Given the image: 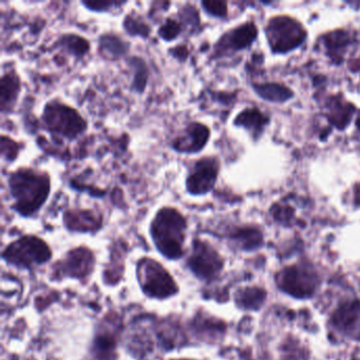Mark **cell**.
I'll use <instances>...</instances> for the list:
<instances>
[{
	"mask_svg": "<svg viewBox=\"0 0 360 360\" xmlns=\"http://www.w3.org/2000/svg\"><path fill=\"white\" fill-rule=\"evenodd\" d=\"M138 275L143 292L150 298H169L178 292L174 278L157 261L142 259L139 263Z\"/></svg>",
	"mask_w": 360,
	"mask_h": 360,
	"instance_id": "cell-5",
	"label": "cell"
},
{
	"mask_svg": "<svg viewBox=\"0 0 360 360\" xmlns=\"http://www.w3.org/2000/svg\"><path fill=\"white\" fill-rule=\"evenodd\" d=\"M220 164L214 157H205L193 163L186 178V189L191 195H206L214 188Z\"/></svg>",
	"mask_w": 360,
	"mask_h": 360,
	"instance_id": "cell-9",
	"label": "cell"
},
{
	"mask_svg": "<svg viewBox=\"0 0 360 360\" xmlns=\"http://www.w3.org/2000/svg\"><path fill=\"white\" fill-rule=\"evenodd\" d=\"M335 328L351 337H359L360 333V303L349 301L343 303L333 315Z\"/></svg>",
	"mask_w": 360,
	"mask_h": 360,
	"instance_id": "cell-12",
	"label": "cell"
},
{
	"mask_svg": "<svg viewBox=\"0 0 360 360\" xmlns=\"http://www.w3.org/2000/svg\"><path fill=\"white\" fill-rule=\"evenodd\" d=\"M267 39L274 52H288L300 46L307 37L303 27L294 18L277 16L266 27Z\"/></svg>",
	"mask_w": 360,
	"mask_h": 360,
	"instance_id": "cell-6",
	"label": "cell"
},
{
	"mask_svg": "<svg viewBox=\"0 0 360 360\" xmlns=\"http://www.w3.org/2000/svg\"><path fill=\"white\" fill-rule=\"evenodd\" d=\"M187 266L200 280L210 281L222 271L223 260L210 243L195 239L193 242V252L187 259Z\"/></svg>",
	"mask_w": 360,
	"mask_h": 360,
	"instance_id": "cell-7",
	"label": "cell"
},
{
	"mask_svg": "<svg viewBox=\"0 0 360 360\" xmlns=\"http://www.w3.org/2000/svg\"><path fill=\"white\" fill-rule=\"evenodd\" d=\"M210 136V130L207 126L199 122H193L187 125L180 136L172 141V148L187 155L198 153L206 146Z\"/></svg>",
	"mask_w": 360,
	"mask_h": 360,
	"instance_id": "cell-10",
	"label": "cell"
},
{
	"mask_svg": "<svg viewBox=\"0 0 360 360\" xmlns=\"http://www.w3.org/2000/svg\"><path fill=\"white\" fill-rule=\"evenodd\" d=\"M355 197L356 203L359 204L360 205V185H358V186L356 187Z\"/></svg>",
	"mask_w": 360,
	"mask_h": 360,
	"instance_id": "cell-34",
	"label": "cell"
},
{
	"mask_svg": "<svg viewBox=\"0 0 360 360\" xmlns=\"http://www.w3.org/2000/svg\"><path fill=\"white\" fill-rule=\"evenodd\" d=\"M92 343V353L98 360H115L117 356V326L101 324Z\"/></svg>",
	"mask_w": 360,
	"mask_h": 360,
	"instance_id": "cell-14",
	"label": "cell"
},
{
	"mask_svg": "<svg viewBox=\"0 0 360 360\" xmlns=\"http://www.w3.org/2000/svg\"><path fill=\"white\" fill-rule=\"evenodd\" d=\"M201 6L208 15L219 18L227 15V4L225 1H202Z\"/></svg>",
	"mask_w": 360,
	"mask_h": 360,
	"instance_id": "cell-31",
	"label": "cell"
},
{
	"mask_svg": "<svg viewBox=\"0 0 360 360\" xmlns=\"http://www.w3.org/2000/svg\"><path fill=\"white\" fill-rule=\"evenodd\" d=\"M257 94L271 102H284L292 98V92L288 87L279 84H261L255 86Z\"/></svg>",
	"mask_w": 360,
	"mask_h": 360,
	"instance_id": "cell-25",
	"label": "cell"
},
{
	"mask_svg": "<svg viewBox=\"0 0 360 360\" xmlns=\"http://www.w3.org/2000/svg\"><path fill=\"white\" fill-rule=\"evenodd\" d=\"M182 31L183 26L180 20H176V18H167L165 22L160 27L158 34L164 41H174L176 37H180Z\"/></svg>",
	"mask_w": 360,
	"mask_h": 360,
	"instance_id": "cell-27",
	"label": "cell"
},
{
	"mask_svg": "<svg viewBox=\"0 0 360 360\" xmlns=\"http://www.w3.org/2000/svg\"><path fill=\"white\" fill-rule=\"evenodd\" d=\"M94 256L91 250L85 248H75L67 254L63 261V274L69 277L84 278L94 271Z\"/></svg>",
	"mask_w": 360,
	"mask_h": 360,
	"instance_id": "cell-13",
	"label": "cell"
},
{
	"mask_svg": "<svg viewBox=\"0 0 360 360\" xmlns=\"http://www.w3.org/2000/svg\"><path fill=\"white\" fill-rule=\"evenodd\" d=\"M180 22L183 27L186 25L191 30H195L200 24L197 8L189 5L185 6L181 11Z\"/></svg>",
	"mask_w": 360,
	"mask_h": 360,
	"instance_id": "cell-30",
	"label": "cell"
},
{
	"mask_svg": "<svg viewBox=\"0 0 360 360\" xmlns=\"http://www.w3.org/2000/svg\"><path fill=\"white\" fill-rule=\"evenodd\" d=\"M10 195L14 199L12 208L22 217L37 214L49 197L51 181L46 172L20 168L8 179Z\"/></svg>",
	"mask_w": 360,
	"mask_h": 360,
	"instance_id": "cell-1",
	"label": "cell"
},
{
	"mask_svg": "<svg viewBox=\"0 0 360 360\" xmlns=\"http://www.w3.org/2000/svg\"><path fill=\"white\" fill-rule=\"evenodd\" d=\"M356 125H357L358 129H359L360 131V113L359 115H358L357 121H356Z\"/></svg>",
	"mask_w": 360,
	"mask_h": 360,
	"instance_id": "cell-35",
	"label": "cell"
},
{
	"mask_svg": "<svg viewBox=\"0 0 360 360\" xmlns=\"http://www.w3.org/2000/svg\"><path fill=\"white\" fill-rule=\"evenodd\" d=\"M64 223L67 229L75 231H94L102 226V217L94 210H67L64 214Z\"/></svg>",
	"mask_w": 360,
	"mask_h": 360,
	"instance_id": "cell-15",
	"label": "cell"
},
{
	"mask_svg": "<svg viewBox=\"0 0 360 360\" xmlns=\"http://www.w3.org/2000/svg\"><path fill=\"white\" fill-rule=\"evenodd\" d=\"M267 117L259 109H245L235 120V125L250 130L252 136H259L266 125Z\"/></svg>",
	"mask_w": 360,
	"mask_h": 360,
	"instance_id": "cell-20",
	"label": "cell"
},
{
	"mask_svg": "<svg viewBox=\"0 0 360 360\" xmlns=\"http://www.w3.org/2000/svg\"><path fill=\"white\" fill-rule=\"evenodd\" d=\"M4 259L16 267L32 269L44 264L51 259L49 245L37 236H24L7 246L3 252Z\"/></svg>",
	"mask_w": 360,
	"mask_h": 360,
	"instance_id": "cell-4",
	"label": "cell"
},
{
	"mask_svg": "<svg viewBox=\"0 0 360 360\" xmlns=\"http://www.w3.org/2000/svg\"><path fill=\"white\" fill-rule=\"evenodd\" d=\"M170 53L172 54L174 58H178L180 60H185L188 58V49L186 46H178V47L170 49Z\"/></svg>",
	"mask_w": 360,
	"mask_h": 360,
	"instance_id": "cell-33",
	"label": "cell"
},
{
	"mask_svg": "<svg viewBox=\"0 0 360 360\" xmlns=\"http://www.w3.org/2000/svg\"><path fill=\"white\" fill-rule=\"evenodd\" d=\"M41 120L50 134L69 141L75 140L87 130V122L75 109L56 101L46 105Z\"/></svg>",
	"mask_w": 360,
	"mask_h": 360,
	"instance_id": "cell-3",
	"label": "cell"
},
{
	"mask_svg": "<svg viewBox=\"0 0 360 360\" xmlns=\"http://www.w3.org/2000/svg\"><path fill=\"white\" fill-rule=\"evenodd\" d=\"M277 283L282 290L296 298H309L317 288L318 278L309 267L292 265L278 274Z\"/></svg>",
	"mask_w": 360,
	"mask_h": 360,
	"instance_id": "cell-8",
	"label": "cell"
},
{
	"mask_svg": "<svg viewBox=\"0 0 360 360\" xmlns=\"http://www.w3.org/2000/svg\"><path fill=\"white\" fill-rule=\"evenodd\" d=\"M124 30L131 37H147L150 34V27L140 16L129 14L126 16L123 22Z\"/></svg>",
	"mask_w": 360,
	"mask_h": 360,
	"instance_id": "cell-26",
	"label": "cell"
},
{
	"mask_svg": "<svg viewBox=\"0 0 360 360\" xmlns=\"http://www.w3.org/2000/svg\"><path fill=\"white\" fill-rule=\"evenodd\" d=\"M0 144H1V158L4 161L14 162L20 153V146L15 141L8 138L6 136H1L0 138Z\"/></svg>",
	"mask_w": 360,
	"mask_h": 360,
	"instance_id": "cell-28",
	"label": "cell"
},
{
	"mask_svg": "<svg viewBox=\"0 0 360 360\" xmlns=\"http://www.w3.org/2000/svg\"><path fill=\"white\" fill-rule=\"evenodd\" d=\"M266 292L259 288H246L236 295L238 307L245 309H257L264 302Z\"/></svg>",
	"mask_w": 360,
	"mask_h": 360,
	"instance_id": "cell-23",
	"label": "cell"
},
{
	"mask_svg": "<svg viewBox=\"0 0 360 360\" xmlns=\"http://www.w3.org/2000/svg\"><path fill=\"white\" fill-rule=\"evenodd\" d=\"M231 238L242 250H255L262 243L260 231L250 227L237 229L231 233Z\"/></svg>",
	"mask_w": 360,
	"mask_h": 360,
	"instance_id": "cell-24",
	"label": "cell"
},
{
	"mask_svg": "<svg viewBox=\"0 0 360 360\" xmlns=\"http://www.w3.org/2000/svg\"><path fill=\"white\" fill-rule=\"evenodd\" d=\"M128 49H129V45L117 35L107 33L98 39V51L105 58L110 60H119L123 58L127 53Z\"/></svg>",
	"mask_w": 360,
	"mask_h": 360,
	"instance_id": "cell-18",
	"label": "cell"
},
{
	"mask_svg": "<svg viewBox=\"0 0 360 360\" xmlns=\"http://www.w3.org/2000/svg\"><path fill=\"white\" fill-rule=\"evenodd\" d=\"M328 117L330 123L339 129L347 127L351 121L355 107L343 101L340 96H332L328 101Z\"/></svg>",
	"mask_w": 360,
	"mask_h": 360,
	"instance_id": "cell-17",
	"label": "cell"
},
{
	"mask_svg": "<svg viewBox=\"0 0 360 360\" xmlns=\"http://www.w3.org/2000/svg\"><path fill=\"white\" fill-rule=\"evenodd\" d=\"M172 360H193V359H186V358H182V359H172Z\"/></svg>",
	"mask_w": 360,
	"mask_h": 360,
	"instance_id": "cell-36",
	"label": "cell"
},
{
	"mask_svg": "<svg viewBox=\"0 0 360 360\" xmlns=\"http://www.w3.org/2000/svg\"><path fill=\"white\" fill-rule=\"evenodd\" d=\"M351 43V35L347 31L337 30L328 33L324 37V45L328 56L337 64L342 60V56Z\"/></svg>",
	"mask_w": 360,
	"mask_h": 360,
	"instance_id": "cell-19",
	"label": "cell"
},
{
	"mask_svg": "<svg viewBox=\"0 0 360 360\" xmlns=\"http://www.w3.org/2000/svg\"><path fill=\"white\" fill-rule=\"evenodd\" d=\"M274 218L276 220L279 221L281 223H288L292 220L294 217V210L290 208V206L286 205H277L274 206L273 210H271Z\"/></svg>",
	"mask_w": 360,
	"mask_h": 360,
	"instance_id": "cell-32",
	"label": "cell"
},
{
	"mask_svg": "<svg viewBox=\"0 0 360 360\" xmlns=\"http://www.w3.org/2000/svg\"><path fill=\"white\" fill-rule=\"evenodd\" d=\"M22 90V82L14 71H8L0 79V110L11 112Z\"/></svg>",
	"mask_w": 360,
	"mask_h": 360,
	"instance_id": "cell-16",
	"label": "cell"
},
{
	"mask_svg": "<svg viewBox=\"0 0 360 360\" xmlns=\"http://www.w3.org/2000/svg\"><path fill=\"white\" fill-rule=\"evenodd\" d=\"M256 26L252 22L242 25L233 29L231 32L223 35L222 39L216 46V53L218 56L227 53L229 51H239L252 45L257 37Z\"/></svg>",
	"mask_w": 360,
	"mask_h": 360,
	"instance_id": "cell-11",
	"label": "cell"
},
{
	"mask_svg": "<svg viewBox=\"0 0 360 360\" xmlns=\"http://www.w3.org/2000/svg\"><path fill=\"white\" fill-rule=\"evenodd\" d=\"M125 1H83L82 5L90 11L105 13L125 5Z\"/></svg>",
	"mask_w": 360,
	"mask_h": 360,
	"instance_id": "cell-29",
	"label": "cell"
},
{
	"mask_svg": "<svg viewBox=\"0 0 360 360\" xmlns=\"http://www.w3.org/2000/svg\"><path fill=\"white\" fill-rule=\"evenodd\" d=\"M130 69L132 71V84L131 88L134 91L138 94H142L146 89L147 84L149 79V69L146 65V62L142 58L134 56L130 58Z\"/></svg>",
	"mask_w": 360,
	"mask_h": 360,
	"instance_id": "cell-21",
	"label": "cell"
},
{
	"mask_svg": "<svg viewBox=\"0 0 360 360\" xmlns=\"http://www.w3.org/2000/svg\"><path fill=\"white\" fill-rule=\"evenodd\" d=\"M58 45H60V47L67 53L75 56V58H84L87 56L90 50L89 41L79 35L73 34V33L63 35L58 39Z\"/></svg>",
	"mask_w": 360,
	"mask_h": 360,
	"instance_id": "cell-22",
	"label": "cell"
},
{
	"mask_svg": "<svg viewBox=\"0 0 360 360\" xmlns=\"http://www.w3.org/2000/svg\"><path fill=\"white\" fill-rule=\"evenodd\" d=\"M187 220L178 210L163 207L151 222L150 233L153 243L165 258L176 260L184 255Z\"/></svg>",
	"mask_w": 360,
	"mask_h": 360,
	"instance_id": "cell-2",
	"label": "cell"
}]
</instances>
